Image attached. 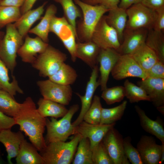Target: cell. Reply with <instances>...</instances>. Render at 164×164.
Wrapping results in <instances>:
<instances>
[{"mask_svg":"<svg viewBox=\"0 0 164 164\" xmlns=\"http://www.w3.org/2000/svg\"><path fill=\"white\" fill-rule=\"evenodd\" d=\"M14 118L20 131L28 137L31 143L38 151H42L46 146L43 137L46 127V118L39 113L34 101L28 97L22 103L21 108Z\"/></svg>","mask_w":164,"mask_h":164,"instance_id":"cell-1","label":"cell"},{"mask_svg":"<svg viewBox=\"0 0 164 164\" xmlns=\"http://www.w3.org/2000/svg\"><path fill=\"white\" fill-rule=\"evenodd\" d=\"M74 135L73 138L68 142L58 141L47 144L40 153L45 164H70L82 137L78 134Z\"/></svg>","mask_w":164,"mask_h":164,"instance_id":"cell-2","label":"cell"},{"mask_svg":"<svg viewBox=\"0 0 164 164\" xmlns=\"http://www.w3.org/2000/svg\"><path fill=\"white\" fill-rule=\"evenodd\" d=\"M80 8L83 14L82 21L76 27L78 41L84 42L91 40L95 28L101 17L109 9L98 4L91 5L80 0H73Z\"/></svg>","mask_w":164,"mask_h":164,"instance_id":"cell-3","label":"cell"},{"mask_svg":"<svg viewBox=\"0 0 164 164\" xmlns=\"http://www.w3.org/2000/svg\"><path fill=\"white\" fill-rule=\"evenodd\" d=\"M23 42V38L14 23L6 26L5 32L0 43V58L11 72L12 76L16 65L18 52Z\"/></svg>","mask_w":164,"mask_h":164,"instance_id":"cell-4","label":"cell"},{"mask_svg":"<svg viewBox=\"0 0 164 164\" xmlns=\"http://www.w3.org/2000/svg\"><path fill=\"white\" fill-rule=\"evenodd\" d=\"M79 109V105L74 104L59 120L53 117H51L50 120L46 118L47 133L45 140L46 144L53 142L66 141L70 136L74 135L75 127L71 123V121Z\"/></svg>","mask_w":164,"mask_h":164,"instance_id":"cell-5","label":"cell"},{"mask_svg":"<svg viewBox=\"0 0 164 164\" xmlns=\"http://www.w3.org/2000/svg\"><path fill=\"white\" fill-rule=\"evenodd\" d=\"M67 55L49 45L46 50L38 55L32 64L42 77H48L54 74L65 63Z\"/></svg>","mask_w":164,"mask_h":164,"instance_id":"cell-6","label":"cell"},{"mask_svg":"<svg viewBox=\"0 0 164 164\" xmlns=\"http://www.w3.org/2000/svg\"><path fill=\"white\" fill-rule=\"evenodd\" d=\"M50 32L55 34L60 39L69 52L73 62L77 59L76 46L77 40V32L64 16L57 17L54 16L50 24Z\"/></svg>","mask_w":164,"mask_h":164,"instance_id":"cell-7","label":"cell"},{"mask_svg":"<svg viewBox=\"0 0 164 164\" xmlns=\"http://www.w3.org/2000/svg\"><path fill=\"white\" fill-rule=\"evenodd\" d=\"M126 12L128 19L125 29H153L157 14L155 10L140 3L132 5Z\"/></svg>","mask_w":164,"mask_h":164,"instance_id":"cell-8","label":"cell"},{"mask_svg":"<svg viewBox=\"0 0 164 164\" xmlns=\"http://www.w3.org/2000/svg\"><path fill=\"white\" fill-rule=\"evenodd\" d=\"M43 98L63 105L69 104L73 95L70 85H64L53 82L49 79L37 82Z\"/></svg>","mask_w":164,"mask_h":164,"instance_id":"cell-9","label":"cell"},{"mask_svg":"<svg viewBox=\"0 0 164 164\" xmlns=\"http://www.w3.org/2000/svg\"><path fill=\"white\" fill-rule=\"evenodd\" d=\"M91 40L101 49L111 48L118 51L121 45L117 32L107 23L104 15L97 25Z\"/></svg>","mask_w":164,"mask_h":164,"instance_id":"cell-10","label":"cell"},{"mask_svg":"<svg viewBox=\"0 0 164 164\" xmlns=\"http://www.w3.org/2000/svg\"><path fill=\"white\" fill-rule=\"evenodd\" d=\"M111 73L117 80L129 77H137L142 80L147 77L145 72L130 54L121 55Z\"/></svg>","mask_w":164,"mask_h":164,"instance_id":"cell-11","label":"cell"},{"mask_svg":"<svg viewBox=\"0 0 164 164\" xmlns=\"http://www.w3.org/2000/svg\"><path fill=\"white\" fill-rule=\"evenodd\" d=\"M123 138L114 127L106 133L102 141L113 164H129L124 152Z\"/></svg>","mask_w":164,"mask_h":164,"instance_id":"cell-12","label":"cell"},{"mask_svg":"<svg viewBox=\"0 0 164 164\" xmlns=\"http://www.w3.org/2000/svg\"><path fill=\"white\" fill-rule=\"evenodd\" d=\"M148 32V30L144 28L125 29L118 52L121 55L132 54L145 43Z\"/></svg>","mask_w":164,"mask_h":164,"instance_id":"cell-13","label":"cell"},{"mask_svg":"<svg viewBox=\"0 0 164 164\" xmlns=\"http://www.w3.org/2000/svg\"><path fill=\"white\" fill-rule=\"evenodd\" d=\"M116 123L111 124H92L82 121L75 127V134L89 139L91 149L101 142L108 131Z\"/></svg>","mask_w":164,"mask_h":164,"instance_id":"cell-14","label":"cell"},{"mask_svg":"<svg viewBox=\"0 0 164 164\" xmlns=\"http://www.w3.org/2000/svg\"><path fill=\"white\" fill-rule=\"evenodd\" d=\"M143 164H159L160 159L161 145L157 144L154 138L142 135L137 145Z\"/></svg>","mask_w":164,"mask_h":164,"instance_id":"cell-15","label":"cell"},{"mask_svg":"<svg viewBox=\"0 0 164 164\" xmlns=\"http://www.w3.org/2000/svg\"><path fill=\"white\" fill-rule=\"evenodd\" d=\"M99 71L97 65L92 69L91 75L87 83L84 95H81L77 93H76L80 100L81 106L78 116L72 123L74 127L76 126L83 121L84 116L92 103L94 92L98 87L100 86V78L97 80Z\"/></svg>","mask_w":164,"mask_h":164,"instance_id":"cell-16","label":"cell"},{"mask_svg":"<svg viewBox=\"0 0 164 164\" xmlns=\"http://www.w3.org/2000/svg\"><path fill=\"white\" fill-rule=\"evenodd\" d=\"M25 38L17 55L23 62L32 64L38 55L46 50L49 44L37 36L32 38L27 35Z\"/></svg>","mask_w":164,"mask_h":164,"instance_id":"cell-17","label":"cell"},{"mask_svg":"<svg viewBox=\"0 0 164 164\" xmlns=\"http://www.w3.org/2000/svg\"><path fill=\"white\" fill-rule=\"evenodd\" d=\"M121 54L111 48L101 49L98 58L100 63V86L102 91L107 88L109 76Z\"/></svg>","mask_w":164,"mask_h":164,"instance_id":"cell-18","label":"cell"},{"mask_svg":"<svg viewBox=\"0 0 164 164\" xmlns=\"http://www.w3.org/2000/svg\"><path fill=\"white\" fill-rule=\"evenodd\" d=\"M156 108L164 105V79L146 77L137 82Z\"/></svg>","mask_w":164,"mask_h":164,"instance_id":"cell-19","label":"cell"},{"mask_svg":"<svg viewBox=\"0 0 164 164\" xmlns=\"http://www.w3.org/2000/svg\"><path fill=\"white\" fill-rule=\"evenodd\" d=\"M25 138L21 131L14 132L11 129L0 131V142L5 146L7 153V163L12 164V159L17 156L22 141Z\"/></svg>","mask_w":164,"mask_h":164,"instance_id":"cell-20","label":"cell"},{"mask_svg":"<svg viewBox=\"0 0 164 164\" xmlns=\"http://www.w3.org/2000/svg\"><path fill=\"white\" fill-rule=\"evenodd\" d=\"M101 49L92 40L84 42L78 41L76 46V56L92 69L97 65Z\"/></svg>","mask_w":164,"mask_h":164,"instance_id":"cell-21","label":"cell"},{"mask_svg":"<svg viewBox=\"0 0 164 164\" xmlns=\"http://www.w3.org/2000/svg\"><path fill=\"white\" fill-rule=\"evenodd\" d=\"M135 109L139 118L140 125L146 132L155 136L162 143H164V128L163 120L159 117L153 120L146 115L145 111L139 106L135 105Z\"/></svg>","mask_w":164,"mask_h":164,"instance_id":"cell-22","label":"cell"},{"mask_svg":"<svg viewBox=\"0 0 164 164\" xmlns=\"http://www.w3.org/2000/svg\"><path fill=\"white\" fill-rule=\"evenodd\" d=\"M47 2H45L36 9H31L22 14L14 23L18 32L23 38L27 35L32 25L41 18Z\"/></svg>","mask_w":164,"mask_h":164,"instance_id":"cell-23","label":"cell"},{"mask_svg":"<svg viewBox=\"0 0 164 164\" xmlns=\"http://www.w3.org/2000/svg\"><path fill=\"white\" fill-rule=\"evenodd\" d=\"M36 148L24 138L22 142L16 157L17 164H45Z\"/></svg>","mask_w":164,"mask_h":164,"instance_id":"cell-24","label":"cell"},{"mask_svg":"<svg viewBox=\"0 0 164 164\" xmlns=\"http://www.w3.org/2000/svg\"><path fill=\"white\" fill-rule=\"evenodd\" d=\"M108 12V15H105L106 21L117 32L121 44L127 21L126 10L118 6L109 10Z\"/></svg>","mask_w":164,"mask_h":164,"instance_id":"cell-25","label":"cell"},{"mask_svg":"<svg viewBox=\"0 0 164 164\" xmlns=\"http://www.w3.org/2000/svg\"><path fill=\"white\" fill-rule=\"evenodd\" d=\"M57 8L54 4L50 5L40 22L29 30V33L35 34L44 42H49L48 35L51 20L57 13Z\"/></svg>","mask_w":164,"mask_h":164,"instance_id":"cell-26","label":"cell"},{"mask_svg":"<svg viewBox=\"0 0 164 164\" xmlns=\"http://www.w3.org/2000/svg\"><path fill=\"white\" fill-rule=\"evenodd\" d=\"M37 104L38 112L44 118L50 117L57 119L62 117L68 111L65 106L43 98H39Z\"/></svg>","mask_w":164,"mask_h":164,"instance_id":"cell-27","label":"cell"},{"mask_svg":"<svg viewBox=\"0 0 164 164\" xmlns=\"http://www.w3.org/2000/svg\"><path fill=\"white\" fill-rule=\"evenodd\" d=\"M131 55L145 73L159 60L155 53L145 43Z\"/></svg>","mask_w":164,"mask_h":164,"instance_id":"cell-28","label":"cell"},{"mask_svg":"<svg viewBox=\"0 0 164 164\" xmlns=\"http://www.w3.org/2000/svg\"><path fill=\"white\" fill-rule=\"evenodd\" d=\"M8 69L0 58V88L9 94L12 97L17 93L23 94V91L18 85L15 77L12 75L11 82L9 76Z\"/></svg>","mask_w":164,"mask_h":164,"instance_id":"cell-29","label":"cell"},{"mask_svg":"<svg viewBox=\"0 0 164 164\" xmlns=\"http://www.w3.org/2000/svg\"><path fill=\"white\" fill-rule=\"evenodd\" d=\"M77 74L75 70L70 66L64 63L59 69L49 79L56 83L70 85L76 81Z\"/></svg>","mask_w":164,"mask_h":164,"instance_id":"cell-30","label":"cell"},{"mask_svg":"<svg viewBox=\"0 0 164 164\" xmlns=\"http://www.w3.org/2000/svg\"><path fill=\"white\" fill-rule=\"evenodd\" d=\"M162 31L148 30L145 44L156 54L159 60L164 62V37Z\"/></svg>","mask_w":164,"mask_h":164,"instance_id":"cell-31","label":"cell"},{"mask_svg":"<svg viewBox=\"0 0 164 164\" xmlns=\"http://www.w3.org/2000/svg\"><path fill=\"white\" fill-rule=\"evenodd\" d=\"M76 151L73 160V164H93L92 150L88 138L81 137Z\"/></svg>","mask_w":164,"mask_h":164,"instance_id":"cell-32","label":"cell"},{"mask_svg":"<svg viewBox=\"0 0 164 164\" xmlns=\"http://www.w3.org/2000/svg\"><path fill=\"white\" fill-rule=\"evenodd\" d=\"M22 103L16 101L14 98L7 92L0 91V110L5 114L14 117L21 108Z\"/></svg>","mask_w":164,"mask_h":164,"instance_id":"cell-33","label":"cell"},{"mask_svg":"<svg viewBox=\"0 0 164 164\" xmlns=\"http://www.w3.org/2000/svg\"><path fill=\"white\" fill-rule=\"evenodd\" d=\"M127 104V101L125 100L119 105L112 108H102L100 124H111L120 120L124 114Z\"/></svg>","mask_w":164,"mask_h":164,"instance_id":"cell-34","label":"cell"},{"mask_svg":"<svg viewBox=\"0 0 164 164\" xmlns=\"http://www.w3.org/2000/svg\"><path fill=\"white\" fill-rule=\"evenodd\" d=\"M125 97L131 103L140 101H150V99L145 91L141 87L126 80L124 83Z\"/></svg>","mask_w":164,"mask_h":164,"instance_id":"cell-35","label":"cell"},{"mask_svg":"<svg viewBox=\"0 0 164 164\" xmlns=\"http://www.w3.org/2000/svg\"><path fill=\"white\" fill-rule=\"evenodd\" d=\"M62 6L65 17L77 32L76 20L82 15L73 0H53Z\"/></svg>","mask_w":164,"mask_h":164,"instance_id":"cell-36","label":"cell"},{"mask_svg":"<svg viewBox=\"0 0 164 164\" xmlns=\"http://www.w3.org/2000/svg\"><path fill=\"white\" fill-rule=\"evenodd\" d=\"M22 15L20 8L9 6H0V29L16 22Z\"/></svg>","mask_w":164,"mask_h":164,"instance_id":"cell-37","label":"cell"},{"mask_svg":"<svg viewBox=\"0 0 164 164\" xmlns=\"http://www.w3.org/2000/svg\"><path fill=\"white\" fill-rule=\"evenodd\" d=\"M102 108L100 97L94 95L90 107L84 116L83 121L91 124H100Z\"/></svg>","mask_w":164,"mask_h":164,"instance_id":"cell-38","label":"cell"},{"mask_svg":"<svg viewBox=\"0 0 164 164\" xmlns=\"http://www.w3.org/2000/svg\"><path fill=\"white\" fill-rule=\"evenodd\" d=\"M101 97L108 105H111L122 101L125 95L124 86H118L107 87L102 91Z\"/></svg>","mask_w":164,"mask_h":164,"instance_id":"cell-39","label":"cell"},{"mask_svg":"<svg viewBox=\"0 0 164 164\" xmlns=\"http://www.w3.org/2000/svg\"><path fill=\"white\" fill-rule=\"evenodd\" d=\"M92 150L93 164H113L102 141Z\"/></svg>","mask_w":164,"mask_h":164,"instance_id":"cell-40","label":"cell"},{"mask_svg":"<svg viewBox=\"0 0 164 164\" xmlns=\"http://www.w3.org/2000/svg\"><path fill=\"white\" fill-rule=\"evenodd\" d=\"M123 144L125 153L129 162L132 164H143L138 150L132 144L130 136L123 138Z\"/></svg>","mask_w":164,"mask_h":164,"instance_id":"cell-41","label":"cell"},{"mask_svg":"<svg viewBox=\"0 0 164 164\" xmlns=\"http://www.w3.org/2000/svg\"><path fill=\"white\" fill-rule=\"evenodd\" d=\"M146 74L147 77L164 79V62L158 60Z\"/></svg>","mask_w":164,"mask_h":164,"instance_id":"cell-42","label":"cell"},{"mask_svg":"<svg viewBox=\"0 0 164 164\" xmlns=\"http://www.w3.org/2000/svg\"><path fill=\"white\" fill-rule=\"evenodd\" d=\"M15 125V121L13 117L6 115L0 110V131L11 129Z\"/></svg>","mask_w":164,"mask_h":164,"instance_id":"cell-43","label":"cell"},{"mask_svg":"<svg viewBox=\"0 0 164 164\" xmlns=\"http://www.w3.org/2000/svg\"><path fill=\"white\" fill-rule=\"evenodd\" d=\"M157 14L153 29L157 31H162L164 29V8L155 11Z\"/></svg>","mask_w":164,"mask_h":164,"instance_id":"cell-44","label":"cell"},{"mask_svg":"<svg viewBox=\"0 0 164 164\" xmlns=\"http://www.w3.org/2000/svg\"><path fill=\"white\" fill-rule=\"evenodd\" d=\"M141 3L155 11L164 8V0H142Z\"/></svg>","mask_w":164,"mask_h":164,"instance_id":"cell-45","label":"cell"},{"mask_svg":"<svg viewBox=\"0 0 164 164\" xmlns=\"http://www.w3.org/2000/svg\"><path fill=\"white\" fill-rule=\"evenodd\" d=\"M25 0H1V5L9 6L21 8Z\"/></svg>","mask_w":164,"mask_h":164,"instance_id":"cell-46","label":"cell"},{"mask_svg":"<svg viewBox=\"0 0 164 164\" xmlns=\"http://www.w3.org/2000/svg\"><path fill=\"white\" fill-rule=\"evenodd\" d=\"M121 0H101L100 4L110 10L118 6Z\"/></svg>","mask_w":164,"mask_h":164,"instance_id":"cell-47","label":"cell"},{"mask_svg":"<svg viewBox=\"0 0 164 164\" xmlns=\"http://www.w3.org/2000/svg\"><path fill=\"white\" fill-rule=\"evenodd\" d=\"M142 1V0H121L118 7L126 10L133 5L141 3Z\"/></svg>","mask_w":164,"mask_h":164,"instance_id":"cell-48","label":"cell"},{"mask_svg":"<svg viewBox=\"0 0 164 164\" xmlns=\"http://www.w3.org/2000/svg\"><path fill=\"white\" fill-rule=\"evenodd\" d=\"M37 0H25L24 2L20 8L22 15L31 9Z\"/></svg>","mask_w":164,"mask_h":164,"instance_id":"cell-49","label":"cell"},{"mask_svg":"<svg viewBox=\"0 0 164 164\" xmlns=\"http://www.w3.org/2000/svg\"><path fill=\"white\" fill-rule=\"evenodd\" d=\"M82 2L91 5H96L100 4L101 0H80Z\"/></svg>","mask_w":164,"mask_h":164,"instance_id":"cell-50","label":"cell"},{"mask_svg":"<svg viewBox=\"0 0 164 164\" xmlns=\"http://www.w3.org/2000/svg\"><path fill=\"white\" fill-rule=\"evenodd\" d=\"M162 150L160 159L159 164H161L164 161V143H162L161 145Z\"/></svg>","mask_w":164,"mask_h":164,"instance_id":"cell-51","label":"cell"},{"mask_svg":"<svg viewBox=\"0 0 164 164\" xmlns=\"http://www.w3.org/2000/svg\"><path fill=\"white\" fill-rule=\"evenodd\" d=\"M157 110L162 114H164V105L156 108Z\"/></svg>","mask_w":164,"mask_h":164,"instance_id":"cell-52","label":"cell"},{"mask_svg":"<svg viewBox=\"0 0 164 164\" xmlns=\"http://www.w3.org/2000/svg\"><path fill=\"white\" fill-rule=\"evenodd\" d=\"M2 153L0 148V164H5L6 162L2 159Z\"/></svg>","mask_w":164,"mask_h":164,"instance_id":"cell-53","label":"cell"},{"mask_svg":"<svg viewBox=\"0 0 164 164\" xmlns=\"http://www.w3.org/2000/svg\"><path fill=\"white\" fill-rule=\"evenodd\" d=\"M5 33L2 31L0 29V43L4 37Z\"/></svg>","mask_w":164,"mask_h":164,"instance_id":"cell-54","label":"cell"},{"mask_svg":"<svg viewBox=\"0 0 164 164\" xmlns=\"http://www.w3.org/2000/svg\"><path fill=\"white\" fill-rule=\"evenodd\" d=\"M1 0H0V6H1Z\"/></svg>","mask_w":164,"mask_h":164,"instance_id":"cell-55","label":"cell"},{"mask_svg":"<svg viewBox=\"0 0 164 164\" xmlns=\"http://www.w3.org/2000/svg\"><path fill=\"white\" fill-rule=\"evenodd\" d=\"M2 90L0 88V91L1 90Z\"/></svg>","mask_w":164,"mask_h":164,"instance_id":"cell-56","label":"cell"}]
</instances>
